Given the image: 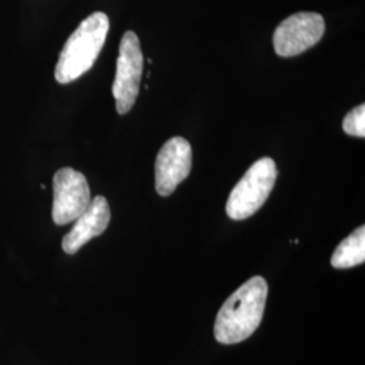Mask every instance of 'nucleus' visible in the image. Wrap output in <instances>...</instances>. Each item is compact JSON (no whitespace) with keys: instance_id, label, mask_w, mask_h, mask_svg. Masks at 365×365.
Segmentation results:
<instances>
[{"instance_id":"f257e3e1","label":"nucleus","mask_w":365,"mask_h":365,"mask_svg":"<svg viewBox=\"0 0 365 365\" xmlns=\"http://www.w3.org/2000/svg\"><path fill=\"white\" fill-rule=\"evenodd\" d=\"M267 295L268 286L261 276L249 279L223 303L215 319V339L232 345L249 339L260 327Z\"/></svg>"},{"instance_id":"f03ea898","label":"nucleus","mask_w":365,"mask_h":365,"mask_svg":"<svg viewBox=\"0 0 365 365\" xmlns=\"http://www.w3.org/2000/svg\"><path fill=\"white\" fill-rule=\"evenodd\" d=\"M110 21L105 13H93L87 16L60 53L54 78L60 84H68L91 69L103 49Z\"/></svg>"},{"instance_id":"7ed1b4c3","label":"nucleus","mask_w":365,"mask_h":365,"mask_svg":"<svg viewBox=\"0 0 365 365\" xmlns=\"http://www.w3.org/2000/svg\"><path fill=\"white\" fill-rule=\"evenodd\" d=\"M277 170L271 157L257 160L237 182L227 199L226 212L235 221H242L256 214L271 195Z\"/></svg>"},{"instance_id":"20e7f679","label":"nucleus","mask_w":365,"mask_h":365,"mask_svg":"<svg viewBox=\"0 0 365 365\" xmlns=\"http://www.w3.org/2000/svg\"><path fill=\"white\" fill-rule=\"evenodd\" d=\"M144 73V54L141 43L134 31H126L119 45L117 73L113 84V95L117 103L118 114L125 115L130 111L140 93Z\"/></svg>"},{"instance_id":"39448f33","label":"nucleus","mask_w":365,"mask_h":365,"mask_svg":"<svg viewBox=\"0 0 365 365\" xmlns=\"http://www.w3.org/2000/svg\"><path fill=\"white\" fill-rule=\"evenodd\" d=\"M86 176L73 168H61L53 178V221L58 226L75 222L91 203Z\"/></svg>"},{"instance_id":"423d86ee","label":"nucleus","mask_w":365,"mask_h":365,"mask_svg":"<svg viewBox=\"0 0 365 365\" xmlns=\"http://www.w3.org/2000/svg\"><path fill=\"white\" fill-rule=\"evenodd\" d=\"M325 33V19L317 13H298L284 19L274 33V52L294 57L317 45Z\"/></svg>"},{"instance_id":"0eeeda50","label":"nucleus","mask_w":365,"mask_h":365,"mask_svg":"<svg viewBox=\"0 0 365 365\" xmlns=\"http://www.w3.org/2000/svg\"><path fill=\"white\" fill-rule=\"evenodd\" d=\"M192 167L191 145L182 137H173L161 146L156 158V191L170 196L187 179Z\"/></svg>"},{"instance_id":"6e6552de","label":"nucleus","mask_w":365,"mask_h":365,"mask_svg":"<svg viewBox=\"0 0 365 365\" xmlns=\"http://www.w3.org/2000/svg\"><path fill=\"white\" fill-rule=\"evenodd\" d=\"M111 220V211L105 196L93 197L87 210L75 221L71 232L63 238L66 255H75L88 241L105 233Z\"/></svg>"},{"instance_id":"1a4fd4ad","label":"nucleus","mask_w":365,"mask_h":365,"mask_svg":"<svg viewBox=\"0 0 365 365\" xmlns=\"http://www.w3.org/2000/svg\"><path fill=\"white\" fill-rule=\"evenodd\" d=\"M365 261V227L356 229L346 237L331 256V265L337 269H346L360 265Z\"/></svg>"},{"instance_id":"9d476101","label":"nucleus","mask_w":365,"mask_h":365,"mask_svg":"<svg viewBox=\"0 0 365 365\" xmlns=\"http://www.w3.org/2000/svg\"><path fill=\"white\" fill-rule=\"evenodd\" d=\"M342 129L353 137H365V106L354 107L352 111L346 114L342 122Z\"/></svg>"}]
</instances>
